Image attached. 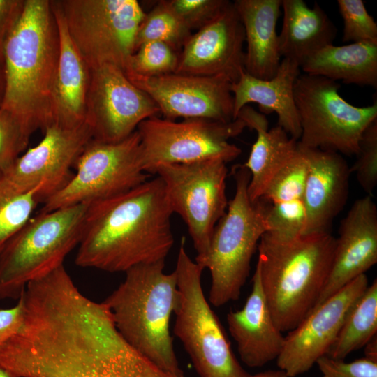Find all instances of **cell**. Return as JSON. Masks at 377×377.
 <instances>
[{
  "instance_id": "cell-21",
  "label": "cell",
  "mask_w": 377,
  "mask_h": 377,
  "mask_svg": "<svg viewBox=\"0 0 377 377\" xmlns=\"http://www.w3.org/2000/svg\"><path fill=\"white\" fill-rule=\"evenodd\" d=\"M59 36V55L51 99L52 124L73 128L85 123L90 68L73 44L62 13L51 1Z\"/></svg>"
},
{
  "instance_id": "cell-19",
  "label": "cell",
  "mask_w": 377,
  "mask_h": 377,
  "mask_svg": "<svg viewBox=\"0 0 377 377\" xmlns=\"http://www.w3.org/2000/svg\"><path fill=\"white\" fill-rule=\"evenodd\" d=\"M301 147L308 165L303 194L306 213L304 235L330 232L348 200L350 168L339 153Z\"/></svg>"
},
{
  "instance_id": "cell-25",
  "label": "cell",
  "mask_w": 377,
  "mask_h": 377,
  "mask_svg": "<svg viewBox=\"0 0 377 377\" xmlns=\"http://www.w3.org/2000/svg\"><path fill=\"white\" fill-rule=\"evenodd\" d=\"M283 24L279 35L281 57L301 67L312 55L333 45L337 29L320 6L303 0H281Z\"/></svg>"
},
{
  "instance_id": "cell-9",
  "label": "cell",
  "mask_w": 377,
  "mask_h": 377,
  "mask_svg": "<svg viewBox=\"0 0 377 377\" xmlns=\"http://www.w3.org/2000/svg\"><path fill=\"white\" fill-rule=\"evenodd\" d=\"M68 33L90 69L112 64L124 71L135 51L145 12L136 0L56 1Z\"/></svg>"
},
{
  "instance_id": "cell-10",
  "label": "cell",
  "mask_w": 377,
  "mask_h": 377,
  "mask_svg": "<svg viewBox=\"0 0 377 377\" xmlns=\"http://www.w3.org/2000/svg\"><path fill=\"white\" fill-rule=\"evenodd\" d=\"M246 128L240 118L221 122L202 118L180 121L155 116L142 121L140 136V163L143 171L154 174L163 165L190 163L208 159L232 161L242 153L229 140Z\"/></svg>"
},
{
  "instance_id": "cell-17",
  "label": "cell",
  "mask_w": 377,
  "mask_h": 377,
  "mask_svg": "<svg viewBox=\"0 0 377 377\" xmlns=\"http://www.w3.org/2000/svg\"><path fill=\"white\" fill-rule=\"evenodd\" d=\"M244 29L233 2L186 40L175 73L221 75L236 82L244 70Z\"/></svg>"
},
{
  "instance_id": "cell-42",
  "label": "cell",
  "mask_w": 377,
  "mask_h": 377,
  "mask_svg": "<svg viewBox=\"0 0 377 377\" xmlns=\"http://www.w3.org/2000/svg\"><path fill=\"white\" fill-rule=\"evenodd\" d=\"M5 89V76L4 72L0 71V107L3 101Z\"/></svg>"
},
{
  "instance_id": "cell-1",
  "label": "cell",
  "mask_w": 377,
  "mask_h": 377,
  "mask_svg": "<svg viewBox=\"0 0 377 377\" xmlns=\"http://www.w3.org/2000/svg\"><path fill=\"white\" fill-rule=\"evenodd\" d=\"M172 214L158 176L89 204L75 264L115 273L165 261L174 244Z\"/></svg>"
},
{
  "instance_id": "cell-18",
  "label": "cell",
  "mask_w": 377,
  "mask_h": 377,
  "mask_svg": "<svg viewBox=\"0 0 377 377\" xmlns=\"http://www.w3.org/2000/svg\"><path fill=\"white\" fill-rule=\"evenodd\" d=\"M376 263L377 207L367 195L353 203L340 223L330 271L313 309Z\"/></svg>"
},
{
  "instance_id": "cell-28",
  "label": "cell",
  "mask_w": 377,
  "mask_h": 377,
  "mask_svg": "<svg viewBox=\"0 0 377 377\" xmlns=\"http://www.w3.org/2000/svg\"><path fill=\"white\" fill-rule=\"evenodd\" d=\"M39 191H22L0 170V253L10 238L31 217Z\"/></svg>"
},
{
  "instance_id": "cell-4",
  "label": "cell",
  "mask_w": 377,
  "mask_h": 377,
  "mask_svg": "<svg viewBox=\"0 0 377 377\" xmlns=\"http://www.w3.org/2000/svg\"><path fill=\"white\" fill-rule=\"evenodd\" d=\"M165 261L135 265L103 302L124 339L161 369L183 376L175 351L170 322L179 300L175 271Z\"/></svg>"
},
{
  "instance_id": "cell-32",
  "label": "cell",
  "mask_w": 377,
  "mask_h": 377,
  "mask_svg": "<svg viewBox=\"0 0 377 377\" xmlns=\"http://www.w3.org/2000/svg\"><path fill=\"white\" fill-rule=\"evenodd\" d=\"M260 202L264 209L266 232L280 239L304 235L306 213L303 199L276 204Z\"/></svg>"
},
{
  "instance_id": "cell-11",
  "label": "cell",
  "mask_w": 377,
  "mask_h": 377,
  "mask_svg": "<svg viewBox=\"0 0 377 377\" xmlns=\"http://www.w3.org/2000/svg\"><path fill=\"white\" fill-rule=\"evenodd\" d=\"M66 185L47 198L40 212L77 204H90L126 192L149 179L140 163L137 131L117 142L91 139Z\"/></svg>"
},
{
  "instance_id": "cell-5",
  "label": "cell",
  "mask_w": 377,
  "mask_h": 377,
  "mask_svg": "<svg viewBox=\"0 0 377 377\" xmlns=\"http://www.w3.org/2000/svg\"><path fill=\"white\" fill-rule=\"evenodd\" d=\"M236 190L224 215L216 223L206 252L195 263L210 273L208 302L220 307L237 301L249 277L252 257L267 231L262 204L248 195L250 172L243 166L232 168Z\"/></svg>"
},
{
  "instance_id": "cell-8",
  "label": "cell",
  "mask_w": 377,
  "mask_h": 377,
  "mask_svg": "<svg viewBox=\"0 0 377 377\" xmlns=\"http://www.w3.org/2000/svg\"><path fill=\"white\" fill-rule=\"evenodd\" d=\"M340 84L323 76L300 74L294 87L303 147L356 155L366 128L377 119L376 99L356 107L339 94Z\"/></svg>"
},
{
  "instance_id": "cell-22",
  "label": "cell",
  "mask_w": 377,
  "mask_h": 377,
  "mask_svg": "<svg viewBox=\"0 0 377 377\" xmlns=\"http://www.w3.org/2000/svg\"><path fill=\"white\" fill-rule=\"evenodd\" d=\"M300 70L297 63L283 58L275 76L270 80L258 79L245 71L242 73L230 87L233 96V119L237 118L243 107L256 103L263 114L275 112L278 117V126L291 138L299 140L301 127L293 87L301 74Z\"/></svg>"
},
{
  "instance_id": "cell-35",
  "label": "cell",
  "mask_w": 377,
  "mask_h": 377,
  "mask_svg": "<svg viewBox=\"0 0 377 377\" xmlns=\"http://www.w3.org/2000/svg\"><path fill=\"white\" fill-rule=\"evenodd\" d=\"M29 138L18 120L0 108V170L12 165L27 147Z\"/></svg>"
},
{
  "instance_id": "cell-39",
  "label": "cell",
  "mask_w": 377,
  "mask_h": 377,
  "mask_svg": "<svg viewBox=\"0 0 377 377\" xmlns=\"http://www.w3.org/2000/svg\"><path fill=\"white\" fill-rule=\"evenodd\" d=\"M24 316V304L21 297L15 305L0 309V348L19 330Z\"/></svg>"
},
{
  "instance_id": "cell-23",
  "label": "cell",
  "mask_w": 377,
  "mask_h": 377,
  "mask_svg": "<svg viewBox=\"0 0 377 377\" xmlns=\"http://www.w3.org/2000/svg\"><path fill=\"white\" fill-rule=\"evenodd\" d=\"M233 3L244 29L245 72L258 79L270 80L281 61L276 33L281 0H236Z\"/></svg>"
},
{
  "instance_id": "cell-12",
  "label": "cell",
  "mask_w": 377,
  "mask_h": 377,
  "mask_svg": "<svg viewBox=\"0 0 377 377\" xmlns=\"http://www.w3.org/2000/svg\"><path fill=\"white\" fill-rule=\"evenodd\" d=\"M162 180L172 212L186 223L197 256L208 249L214 229L226 212V163L208 159L168 164L155 173Z\"/></svg>"
},
{
  "instance_id": "cell-7",
  "label": "cell",
  "mask_w": 377,
  "mask_h": 377,
  "mask_svg": "<svg viewBox=\"0 0 377 377\" xmlns=\"http://www.w3.org/2000/svg\"><path fill=\"white\" fill-rule=\"evenodd\" d=\"M175 272L179 300L173 332L189 355L200 377H249L233 353L202 286L203 269L193 260L182 237Z\"/></svg>"
},
{
  "instance_id": "cell-37",
  "label": "cell",
  "mask_w": 377,
  "mask_h": 377,
  "mask_svg": "<svg viewBox=\"0 0 377 377\" xmlns=\"http://www.w3.org/2000/svg\"><path fill=\"white\" fill-rule=\"evenodd\" d=\"M316 364L323 377H377V362L364 357L346 362L323 355Z\"/></svg>"
},
{
  "instance_id": "cell-41",
  "label": "cell",
  "mask_w": 377,
  "mask_h": 377,
  "mask_svg": "<svg viewBox=\"0 0 377 377\" xmlns=\"http://www.w3.org/2000/svg\"><path fill=\"white\" fill-rule=\"evenodd\" d=\"M249 377H289L281 369L267 370L255 374H250Z\"/></svg>"
},
{
  "instance_id": "cell-13",
  "label": "cell",
  "mask_w": 377,
  "mask_h": 377,
  "mask_svg": "<svg viewBox=\"0 0 377 377\" xmlns=\"http://www.w3.org/2000/svg\"><path fill=\"white\" fill-rule=\"evenodd\" d=\"M90 71L85 122L92 139L121 141L144 120L161 115L155 102L119 67L104 64Z\"/></svg>"
},
{
  "instance_id": "cell-31",
  "label": "cell",
  "mask_w": 377,
  "mask_h": 377,
  "mask_svg": "<svg viewBox=\"0 0 377 377\" xmlns=\"http://www.w3.org/2000/svg\"><path fill=\"white\" fill-rule=\"evenodd\" d=\"M179 52L159 41L140 45L131 56L124 73L145 77H153L175 73Z\"/></svg>"
},
{
  "instance_id": "cell-38",
  "label": "cell",
  "mask_w": 377,
  "mask_h": 377,
  "mask_svg": "<svg viewBox=\"0 0 377 377\" xmlns=\"http://www.w3.org/2000/svg\"><path fill=\"white\" fill-rule=\"evenodd\" d=\"M24 0H0V71L4 72V53L8 38L23 9Z\"/></svg>"
},
{
  "instance_id": "cell-43",
  "label": "cell",
  "mask_w": 377,
  "mask_h": 377,
  "mask_svg": "<svg viewBox=\"0 0 377 377\" xmlns=\"http://www.w3.org/2000/svg\"><path fill=\"white\" fill-rule=\"evenodd\" d=\"M0 377H14L5 367L0 364Z\"/></svg>"
},
{
  "instance_id": "cell-24",
  "label": "cell",
  "mask_w": 377,
  "mask_h": 377,
  "mask_svg": "<svg viewBox=\"0 0 377 377\" xmlns=\"http://www.w3.org/2000/svg\"><path fill=\"white\" fill-rule=\"evenodd\" d=\"M246 128L255 130L257 138L243 166L250 172L247 191L251 202H256L275 174L293 157L297 149V142L281 127L268 129L265 115L249 105L239 111Z\"/></svg>"
},
{
  "instance_id": "cell-14",
  "label": "cell",
  "mask_w": 377,
  "mask_h": 377,
  "mask_svg": "<svg viewBox=\"0 0 377 377\" xmlns=\"http://www.w3.org/2000/svg\"><path fill=\"white\" fill-rule=\"evenodd\" d=\"M125 74L155 102L164 119L234 120L232 82L226 77L177 73L153 77Z\"/></svg>"
},
{
  "instance_id": "cell-26",
  "label": "cell",
  "mask_w": 377,
  "mask_h": 377,
  "mask_svg": "<svg viewBox=\"0 0 377 377\" xmlns=\"http://www.w3.org/2000/svg\"><path fill=\"white\" fill-rule=\"evenodd\" d=\"M300 69L345 84L377 87V44L327 45L309 58Z\"/></svg>"
},
{
  "instance_id": "cell-36",
  "label": "cell",
  "mask_w": 377,
  "mask_h": 377,
  "mask_svg": "<svg viewBox=\"0 0 377 377\" xmlns=\"http://www.w3.org/2000/svg\"><path fill=\"white\" fill-rule=\"evenodd\" d=\"M182 22L192 31L212 20L229 3L227 0H166Z\"/></svg>"
},
{
  "instance_id": "cell-34",
  "label": "cell",
  "mask_w": 377,
  "mask_h": 377,
  "mask_svg": "<svg viewBox=\"0 0 377 377\" xmlns=\"http://www.w3.org/2000/svg\"><path fill=\"white\" fill-rule=\"evenodd\" d=\"M356 156L350 170L355 173L362 188L371 195L377 184V119L364 131Z\"/></svg>"
},
{
  "instance_id": "cell-29",
  "label": "cell",
  "mask_w": 377,
  "mask_h": 377,
  "mask_svg": "<svg viewBox=\"0 0 377 377\" xmlns=\"http://www.w3.org/2000/svg\"><path fill=\"white\" fill-rule=\"evenodd\" d=\"M192 31L182 22L167 3L158 1L140 23L136 36L135 50L150 41L165 43L180 52Z\"/></svg>"
},
{
  "instance_id": "cell-40",
  "label": "cell",
  "mask_w": 377,
  "mask_h": 377,
  "mask_svg": "<svg viewBox=\"0 0 377 377\" xmlns=\"http://www.w3.org/2000/svg\"><path fill=\"white\" fill-rule=\"evenodd\" d=\"M364 357L377 362L376 336L372 338L364 346Z\"/></svg>"
},
{
  "instance_id": "cell-20",
  "label": "cell",
  "mask_w": 377,
  "mask_h": 377,
  "mask_svg": "<svg viewBox=\"0 0 377 377\" xmlns=\"http://www.w3.org/2000/svg\"><path fill=\"white\" fill-rule=\"evenodd\" d=\"M226 321L240 360L247 367H260L277 359L285 337L273 320L256 267L245 304L228 312Z\"/></svg>"
},
{
  "instance_id": "cell-3",
  "label": "cell",
  "mask_w": 377,
  "mask_h": 377,
  "mask_svg": "<svg viewBox=\"0 0 377 377\" xmlns=\"http://www.w3.org/2000/svg\"><path fill=\"white\" fill-rule=\"evenodd\" d=\"M335 244L330 232L288 239L267 232L261 236L256 267L281 332L294 329L315 306L330 271Z\"/></svg>"
},
{
  "instance_id": "cell-16",
  "label": "cell",
  "mask_w": 377,
  "mask_h": 377,
  "mask_svg": "<svg viewBox=\"0 0 377 377\" xmlns=\"http://www.w3.org/2000/svg\"><path fill=\"white\" fill-rule=\"evenodd\" d=\"M369 286L362 274L313 309L284 337L276 359L279 369L289 377L308 371L334 343L345 318Z\"/></svg>"
},
{
  "instance_id": "cell-2",
  "label": "cell",
  "mask_w": 377,
  "mask_h": 377,
  "mask_svg": "<svg viewBox=\"0 0 377 377\" xmlns=\"http://www.w3.org/2000/svg\"><path fill=\"white\" fill-rule=\"evenodd\" d=\"M59 36L51 1L24 0L5 47V89L0 108L31 136L52 121L51 99Z\"/></svg>"
},
{
  "instance_id": "cell-6",
  "label": "cell",
  "mask_w": 377,
  "mask_h": 377,
  "mask_svg": "<svg viewBox=\"0 0 377 377\" xmlns=\"http://www.w3.org/2000/svg\"><path fill=\"white\" fill-rule=\"evenodd\" d=\"M89 204L40 212L0 253V300L19 299L27 285L63 265L79 244Z\"/></svg>"
},
{
  "instance_id": "cell-15",
  "label": "cell",
  "mask_w": 377,
  "mask_h": 377,
  "mask_svg": "<svg viewBox=\"0 0 377 377\" xmlns=\"http://www.w3.org/2000/svg\"><path fill=\"white\" fill-rule=\"evenodd\" d=\"M43 133V138L36 146L29 149L3 171L19 190H38L43 202L69 181L73 176L71 168L92 139L86 122L73 128L52 124Z\"/></svg>"
},
{
  "instance_id": "cell-30",
  "label": "cell",
  "mask_w": 377,
  "mask_h": 377,
  "mask_svg": "<svg viewBox=\"0 0 377 377\" xmlns=\"http://www.w3.org/2000/svg\"><path fill=\"white\" fill-rule=\"evenodd\" d=\"M297 145L295 154L272 178L257 201L276 204L303 199L308 165L304 149Z\"/></svg>"
},
{
  "instance_id": "cell-27",
  "label": "cell",
  "mask_w": 377,
  "mask_h": 377,
  "mask_svg": "<svg viewBox=\"0 0 377 377\" xmlns=\"http://www.w3.org/2000/svg\"><path fill=\"white\" fill-rule=\"evenodd\" d=\"M377 332V279L369 284L364 292L348 312L341 328L325 355L345 360L351 353L363 348Z\"/></svg>"
},
{
  "instance_id": "cell-33",
  "label": "cell",
  "mask_w": 377,
  "mask_h": 377,
  "mask_svg": "<svg viewBox=\"0 0 377 377\" xmlns=\"http://www.w3.org/2000/svg\"><path fill=\"white\" fill-rule=\"evenodd\" d=\"M343 20V42L377 44V24L362 0H338Z\"/></svg>"
}]
</instances>
